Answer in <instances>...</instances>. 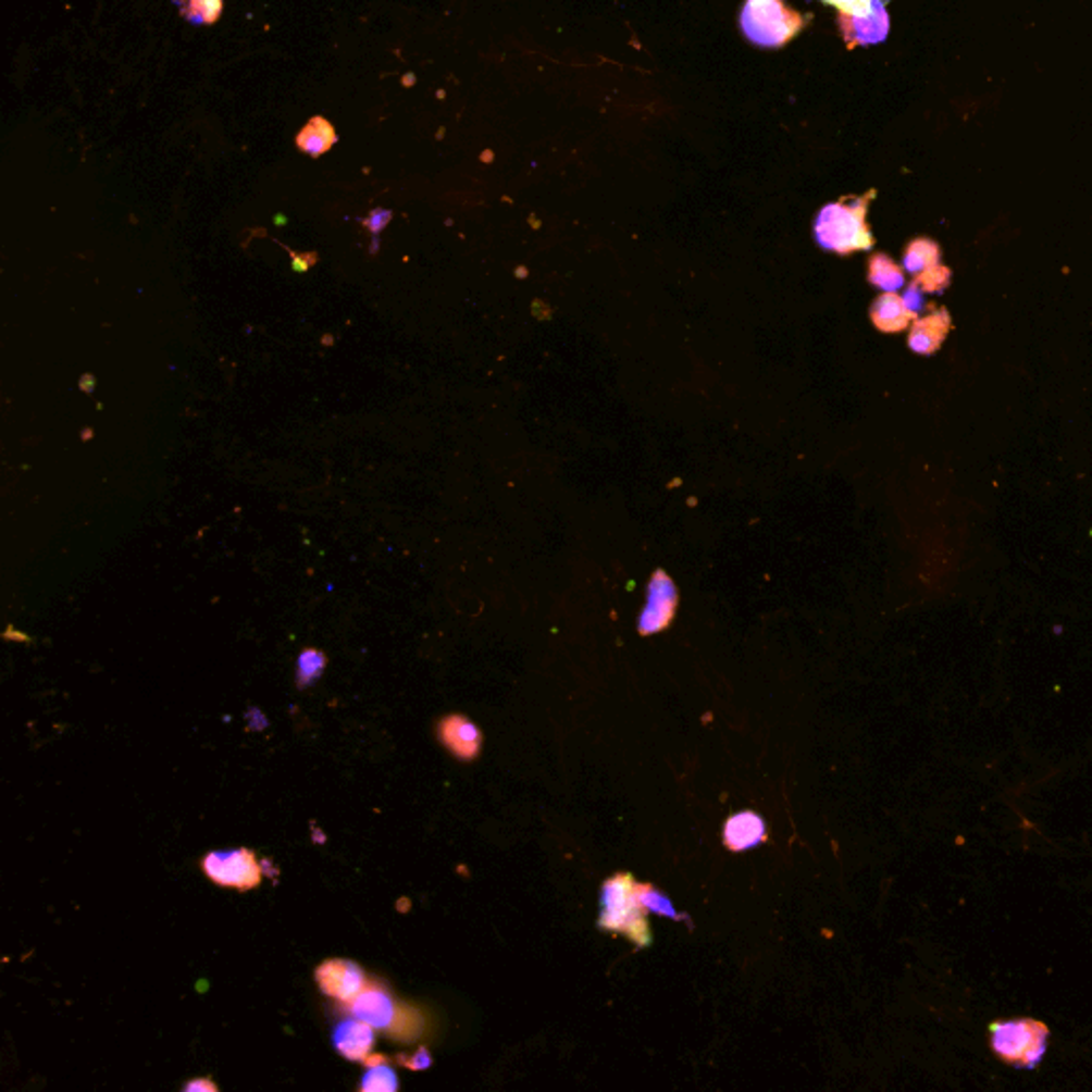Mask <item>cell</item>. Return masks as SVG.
Here are the masks:
<instances>
[{
  "label": "cell",
  "mask_w": 1092,
  "mask_h": 1092,
  "mask_svg": "<svg viewBox=\"0 0 1092 1092\" xmlns=\"http://www.w3.org/2000/svg\"><path fill=\"white\" fill-rule=\"evenodd\" d=\"M314 980L325 996L339 1003L352 1001L368 985L363 967L344 958H331L321 963L314 971Z\"/></svg>",
  "instance_id": "cell-7"
},
{
  "label": "cell",
  "mask_w": 1092,
  "mask_h": 1092,
  "mask_svg": "<svg viewBox=\"0 0 1092 1092\" xmlns=\"http://www.w3.org/2000/svg\"><path fill=\"white\" fill-rule=\"evenodd\" d=\"M952 328V319L945 308L934 310L930 317L918 319L909 333V348L916 355H934Z\"/></svg>",
  "instance_id": "cell-13"
},
{
  "label": "cell",
  "mask_w": 1092,
  "mask_h": 1092,
  "mask_svg": "<svg viewBox=\"0 0 1092 1092\" xmlns=\"http://www.w3.org/2000/svg\"><path fill=\"white\" fill-rule=\"evenodd\" d=\"M950 280H952V272L939 263L925 272L916 273L914 284L922 293H943L950 286Z\"/></svg>",
  "instance_id": "cell-23"
},
{
  "label": "cell",
  "mask_w": 1092,
  "mask_h": 1092,
  "mask_svg": "<svg viewBox=\"0 0 1092 1092\" xmlns=\"http://www.w3.org/2000/svg\"><path fill=\"white\" fill-rule=\"evenodd\" d=\"M988 1038L992 1054L1001 1063L1033 1071L1047 1052L1050 1029L1033 1018H1009L992 1022Z\"/></svg>",
  "instance_id": "cell-4"
},
{
  "label": "cell",
  "mask_w": 1092,
  "mask_h": 1092,
  "mask_svg": "<svg viewBox=\"0 0 1092 1092\" xmlns=\"http://www.w3.org/2000/svg\"><path fill=\"white\" fill-rule=\"evenodd\" d=\"M374 1031L376 1029L372 1025L348 1016L339 1020L331 1031L333 1050L350 1063H365L374 1047Z\"/></svg>",
  "instance_id": "cell-11"
},
{
  "label": "cell",
  "mask_w": 1092,
  "mask_h": 1092,
  "mask_svg": "<svg viewBox=\"0 0 1092 1092\" xmlns=\"http://www.w3.org/2000/svg\"><path fill=\"white\" fill-rule=\"evenodd\" d=\"M836 22L849 50L881 44L888 39L890 33V15L885 11V0H871V9L860 15L839 11Z\"/></svg>",
  "instance_id": "cell-6"
},
{
  "label": "cell",
  "mask_w": 1092,
  "mask_h": 1092,
  "mask_svg": "<svg viewBox=\"0 0 1092 1092\" xmlns=\"http://www.w3.org/2000/svg\"><path fill=\"white\" fill-rule=\"evenodd\" d=\"M361 1092H397L399 1078L397 1071L386 1063V1056H368L363 1078L357 1087Z\"/></svg>",
  "instance_id": "cell-16"
},
{
  "label": "cell",
  "mask_w": 1092,
  "mask_h": 1092,
  "mask_svg": "<svg viewBox=\"0 0 1092 1092\" xmlns=\"http://www.w3.org/2000/svg\"><path fill=\"white\" fill-rule=\"evenodd\" d=\"M201 869L216 885L248 892L261 885L263 871L255 852L246 847L210 852L201 860Z\"/></svg>",
  "instance_id": "cell-5"
},
{
  "label": "cell",
  "mask_w": 1092,
  "mask_h": 1092,
  "mask_svg": "<svg viewBox=\"0 0 1092 1092\" xmlns=\"http://www.w3.org/2000/svg\"><path fill=\"white\" fill-rule=\"evenodd\" d=\"M337 141V135H335V128L331 126V122L325 120L323 115H317L312 117L303 128L301 133L297 135V148L312 157V159H319L323 157L325 152H328Z\"/></svg>",
  "instance_id": "cell-15"
},
{
  "label": "cell",
  "mask_w": 1092,
  "mask_h": 1092,
  "mask_svg": "<svg viewBox=\"0 0 1092 1092\" xmlns=\"http://www.w3.org/2000/svg\"><path fill=\"white\" fill-rule=\"evenodd\" d=\"M766 841H768V834H766L765 819L754 811L736 814L728 819L723 826V845L734 854L749 852Z\"/></svg>",
  "instance_id": "cell-12"
},
{
  "label": "cell",
  "mask_w": 1092,
  "mask_h": 1092,
  "mask_svg": "<svg viewBox=\"0 0 1092 1092\" xmlns=\"http://www.w3.org/2000/svg\"><path fill=\"white\" fill-rule=\"evenodd\" d=\"M869 282L885 293H896L905 286V273L888 255L879 252L869 261Z\"/></svg>",
  "instance_id": "cell-19"
},
{
  "label": "cell",
  "mask_w": 1092,
  "mask_h": 1092,
  "mask_svg": "<svg viewBox=\"0 0 1092 1092\" xmlns=\"http://www.w3.org/2000/svg\"><path fill=\"white\" fill-rule=\"evenodd\" d=\"M941 261V248L936 241H932L929 237H918L914 239L907 250H905V257H903V265L905 270L909 273H920L925 270H929L932 265H939Z\"/></svg>",
  "instance_id": "cell-18"
},
{
  "label": "cell",
  "mask_w": 1092,
  "mask_h": 1092,
  "mask_svg": "<svg viewBox=\"0 0 1092 1092\" xmlns=\"http://www.w3.org/2000/svg\"><path fill=\"white\" fill-rule=\"evenodd\" d=\"M439 745L461 762H474L483 749V734L479 725L466 715H446L437 721Z\"/></svg>",
  "instance_id": "cell-8"
},
{
  "label": "cell",
  "mask_w": 1092,
  "mask_h": 1092,
  "mask_svg": "<svg viewBox=\"0 0 1092 1092\" xmlns=\"http://www.w3.org/2000/svg\"><path fill=\"white\" fill-rule=\"evenodd\" d=\"M600 930L623 934L636 947L652 945V929L647 922V909L638 901L636 881L630 873L612 874L604 881L600 896Z\"/></svg>",
  "instance_id": "cell-2"
},
{
  "label": "cell",
  "mask_w": 1092,
  "mask_h": 1092,
  "mask_svg": "<svg viewBox=\"0 0 1092 1092\" xmlns=\"http://www.w3.org/2000/svg\"><path fill=\"white\" fill-rule=\"evenodd\" d=\"M903 301H905V306L911 310V314H914V317H918V314L927 308V303H925V299H922V290H920L914 282L907 286Z\"/></svg>",
  "instance_id": "cell-26"
},
{
  "label": "cell",
  "mask_w": 1092,
  "mask_h": 1092,
  "mask_svg": "<svg viewBox=\"0 0 1092 1092\" xmlns=\"http://www.w3.org/2000/svg\"><path fill=\"white\" fill-rule=\"evenodd\" d=\"M677 600L679 598H677L674 583L668 579V574L663 570H657L656 574L652 576V583H649L647 606L638 619V632L643 636H649V634H657V632L666 630L674 619Z\"/></svg>",
  "instance_id": "cell-9"
},
{
  "label": "cell",
  "mask_w": 1092,
  "mask_h": 1092,
  "mask_svg": "<svg viewBox=\"0 0 1092 1092\" xmlns=\"http://www.w3.org/2000/svg\"><path fill=\"white\" fill-rule=\"evenodd\" d=\"M914 314L896 293H883L871 306V321L881 333H898L909 327Z\"/></svg>",
  "instance_id": "cell-14"
},
{
  "label": "cell",
  "mask_w": 1092,
  "mask_h": 1092,
  "mask_svg": "<svg viewBox=\"0 0 1092 1092\" xmlns=\"http://www.w3.org/2000/svg\"><path fill=\"white\" fill-rule=\"evenodd\" d=\"M346 1005L350 1016L372 1025L376 1031H388L399 1009V1003L395 1001L393 992L381 982H368V985Z\"/></svg>",
  "instance_id": "cell-10"
},
{
  "label": "cell",
  "mask_w": 1092,
  "mask_h": 1092,
  "mask_svg": "<svg viewBox=\"0 0 1092 1092\" xmlns=\"http://www.w3.org/2000/svg\"><path fill=\"white\" fill-rule=\"evenodd\" d=\"M423 1031H425L423 1012L412 1005H399L397 1016L386 1033L399 1043H412L423 1035Z\"/></svg>",
  "instance_id": "cell-17"
},
{
  "label": "cell",
  "mask_w": 1092,
  "mask_h": 1092,
  "mask_svg": "<svg viewBox=\"0 0 1092 1092\" xmlns=\"http://www.w3.org/2000/svg\"><path fill=\"white\" fill-rule=\"evenodd\" d=\"M182 1091H184V1092H197V1091L216 1092V1091H219V1087H216V1084H214V1082H210V1080H203V1078H199V1080H193V1082H186V1084H184V1087H182Z\"/></svg>",
  "instance_id": "cell-28"
},
{
  "label": "cell",
  "mask_w": 1092,
  "mask_h": 1092,
  "mask_svg": "<svg viewBox=\"0 0 1092 1092\" xmlns=\"http://www.w3.org/2000/svg\"><path fill=\"white\" fill-rule=\"evenodd\" d=\"M325 668H327V656L321 649L314 647L303 649L297 657V674H295L297 687L299 690L312 687L323 677Z\"/></svg>",
  "instance_id": "cell-20"
},
{
  "label": "cell",
  "mask_w": 1092,
  "mask_h": 1092,
  "mask_svg": "<svg viewBox=\"0 0 1092 1092\" xmlns=\"http://www.w3.org/2000/svg\"><path fill=\"white\" fill-rule=\"evenodd\" d=\"M190 24H214L222 15V0H173Z\"/></svg>",
  "instance_id": "cell-22"
},
{
  "label": "cell",
  "mask_w": 1092,
  "mask_h": 1092,
  "mask_svg": "<svg viewBox=\"0 0 1092 1092\" xmlns=\"http://www.w3.org/2000/svg\"><path fill=\"white\" fill-rule=\"evenodd\" d=\"M809 22V15L790 9L783 0H745L739 17L743 35L754 46L772 50L796 39Z\"/></svg>",
  "instance_id": "cell-3"
},
{
  "label": "cell",
  "mask_w": 1092,
  "mask_h": 1092,
  "mask_svg": "<svg viewBox=\"0 0 1092 1092\" xmlns=\"http://www.w3.org/2000/svg\"><path fill=\"white\" fill-rule=\"evenodd\" d=\"M636 894H638V901L643 903V907L652 914H657V916H663V918H670V920H681V922H690V918L685 914H679L672 905V901L659 892L656 885L652 883H636Z\"/></svg>",
  "instance_id": "cell-21"
},
{
  "label": "cell",
  "mask_w": 1092,
  "mask_h": 1092,
  "mask_svg": "<svg viewBox=\"0 0 1092 1092\" xmlns=\"http://www.w3.org/2000/svg\"><path fill=\"white\" fill-rule=\"evenodd\" d=\"M388 220H390V212L379 210V212H372V216L365 220L363 224H365L372 233H376V235H379V233L383 231L384 226H386V222H388Z\"/></svg>",
  "instance_id": "cell-27"
},
{
  "label": "cell",
  "mask_w": 1092,
  "mask_h": 1092,
  "mask_svg": "<svg viewBox=\"0 0 1092 1092\" xmlns=\"http://www.w3.org/2000/svg\"><path fill=\"white\" fill-rule=\"evenodd\" d=\"M874 195V190H869L863 197H847L823 206L814 226L819 246L836 255H852L873 248V233L867 224V210Z\"/></svg>",
  "instance_id": "cell-1"
},
{
  "label": "cell",
  "mask_w": 1092,
  "mask_h": 1092,
  "mask_svg": "<svg viewBox=\"0 0 1092 1092\" xmlns=\"http://www.w3.org/2000/svg\"><path fill=\"white\" fill-rule=\"evenodd\" d=\"M397 1063L406 1069H412V1071H423L427 1067H432V1052L427 1047H419L412 1056H406V1054H399L397 1056Z\"/></svg>",
  "instance_id": "cell-24"
},
{
  "label": "cell",
  "mask_w": 1092,
  "mask_h": 1092,
  "mask_svg": "<svg viewBox=\"0 0 1092 1092\" xmlns=\"http://www.w3.org/2000/svg\"><path fill=\"white\" fill-rule=\"evenodd\" d=\"M821 2L832 4L843 13H854V15L867 13L871 9V0H821Z\"/></svg>",
  "instance_id": "cell-25"
}]
</instances>
